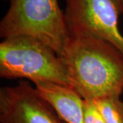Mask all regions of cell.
Masks as SVG:
<instances>
[{
    "label": "cell",
    "instance_id": "3",
    "mask_svg": "<svg viewBox=\"0 0 123 123\" xmlns=\"http://www.w3.org/2000/svg\"><path fill=\"white\" fill-rule=\"evenodd\" d=\"M10 7L0 22L3 39L17 35L34 37L60 56L70 36L58 0H8Z\"/></svg>",
    "mask_w": 123,
    "mask_h": 123
},
{
    "label": "cell",
    "instance_id": "4",
    "mask_svg": "<svg viewBox=\"0 0 123 123\" xmlns=\"http://www.w3.org/2000/svg\"><path fill=\"white\" fill-rule=\"evenodd\" d=\"M120 14L114 0H66L64 17L70 37H95L113 44L123 55Z\"/></svg>",
    "mask_w": 123,
    "mask_h": 123
},
{
    "label": "cell",
    "instance_id": "6",
    "mask_svg": "<svg viewBox=\"0 0 123 123\" xmlns=\"http://www.w3.org/2000/svg\"><path fill=\"white\" fill-rule=\"evenodd\" d=\"M105 123H123V101L120 96H110L94 100Z\"/></svg>",
    "mask_w": 123,
    "mask_h": 123
},
{
    "label": "cell",
    "instance_id": "5",
    "mask_svg": "<svg viewBox=\"0 0 123 123\" xmlns=\"http://www.w3.org/2000/svg\"><path fill=\"white\" fill-rule=\"evenodd\" d=\"M1 123H68L29 82L0 89Z\"/></svg>",
    "mask_w": 123,
    "mask_h": 123
},
{
    "label": "cell",
    "instance_id": "2",
    "mask_svg": "<svg viewBox=\"0 0 123 123\" xmlns=\"http://www.w3.org/2000/svg\"><path fill=\"white\" fill-rule=\"evenodd\" d=\"M0 77L26 79L73 89L66 65L53 49L30 36L7 37L0 43Z\"/></svg>",
    "mask_w": 123,
    "mask_h": 123
},
{
    "label": "cell",
    "instance_id": "7",
    "mask_svg": "<svg viewBox=\"0 0 123 123\" xmlns=\"http://www.w3.org/2000/svg\"><path fill=\"white\" fill-rule=\"evenodd\" d=\"M83 112L84 123H105L92 100H84Z\"/></svg>",
    "mask_w": 123,
    "mask_h": 123
},
{
    "label": "cell",
    "instance_id": "1",
    "mask_svg": "<svg viewBox=\"0 0 123 123\" xmlns=\"http://www.w3.org/2000/svg\"><path fill=\"white\" fill-rule=\"evenodd\" d=\"M60 57L84 100L122 94L123 55L113 44L90 36L70 37Z\"/></svg>",
    "mask_w": 123,
    "mask_h": 123
},
{
    "label": "cell",
    "instance_id": "9",
    "mask_svg": "<svg viewBox=\"0 0 123 123\" xmlns=\"http://www.w3.org/2000/svg\"><path fill=\"white\" fill-rule=\"evenodd\" d=\"M4 1H6V0H4Z\"/></svg>",
    "mask_w": 123,
    "mask_h": 123
},
{
    "label": "cell",
    "instance_id": "8",
    "mask_svg": "<svg viewBox=\"0 0 123 123\" xmlns=\"http://www.w3.org/2000/svg\"><path fill=\"white\" fill-rule=\"evenodd\" d=\"M121 14H123V0H114Z\"/></svg>",
    "mask_w": 123,
    "mask_h": 123
}]
</instances>
